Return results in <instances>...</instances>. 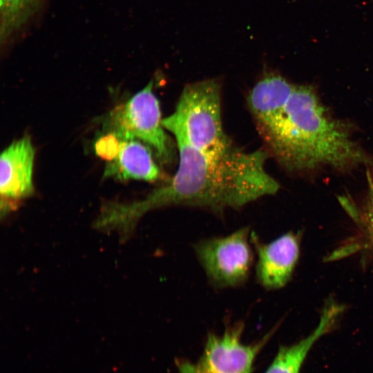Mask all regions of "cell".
I'll use <instances>...</instances> for the list:
<instances>
[{"instance_id": "5bb4252c", "label": "cell", "mask_w": 373, "mask_h": 373, "mask_svg": "<svg viewBox=\"0 0 373 373\" xmlns=\"http://www.w3.org/2000/svg\"><path fill=\"white\" fill-rule=\"evenodd\" d=\"M366 222L369 234L373 241V185L370 187V194L366 213Z\"/></svg>"}, {"instance_id": "9c48e42d", "label": "cell", "mask_w": 373, "mask_h": 373, "mask_svg": "<svg viewBox=\"0 0 373 373\" xmlns=\"http://www.w3.org/2000/svg\"><path fill=\"white\" fill-rule=\"evenodd\" d=\"M296 84L275 73H265L250 90L247 103L260 134L280 113Z\"/></svg>"}, {"instance_id": "4fadbf2b", "label": "cell", "mask_w": 373, "mask_h": 373, "mask_svg": "<svg viewBox=\"0 0 373 373\" xmlns=\"http://www.w3.org/2000/svg\"><path fill=\"white\" fill-rule=\"evenodd\" d=\"M123 142L115 133L107 131L96 140L94 150L100 158L111 162L118 155Z\"/></svg>"}, {"instance_id": "ba28073f", "label": "cell", "mask_w": 373, "mask_h": 373, "mask_svg": "<svg viewBox=\"0 0 373 373\" xmlns=\"http://www.w3.org/2000/svg\"><path fill=\"white\" fill-rule=\"evenodd\" d=\"M250 237L258 256L256 274L258 283L269 289L285 286L298 259L299 237L289 232L265 244L261 242L254 233H251Z\"/></svg>"}, {"instance_id": "277c9868", "label": "cell", "mask_w": 373, "mask_h": 373, "mask_svg": "<svg viewBox=\"0 0 373 373\" xmlns=\"http://www.w3.org/2000/svg\"><path fill=\"white\" fill-rule=\"evenodd\" d=\"M106 127L107 131L115 133L122 140L141 141L164 161L171 157L169 140L162 124L160 103L153 93L152 81L110 113Z\"/></svg>"}, {"instance_id": "8992f818", "label": "cell", "mask_w": 373, "mask_h": 373, "mask_svg": "<svg viewBox=\"0 0 373 373\" xmlns=\"http://www.w3.org/2000/svg\"><path fill=\"white\" fill-rule=\"evenodd\" d=\"M244 325L228 327L222 335L209 334L204 351L194 363L177 361L179 373H251L256 357L271 336L269 332L256 343L241 341Z\"/></svg>"}, {"instance_id": "52a82bcc", "label": "cell", "mask_w": 373, "mask_h": 373, "mask_svg": "<svg viewBox=\"0 0 373 373\" xmlns=\"http://www.w3.org/2000/svg\"><path fill=\"white\" fill-rule=\"evenodd\" d=\"M35 150L28 136L11 143L0 157V193L2 211L15 207L33 193Z\"/></svg>"}, {"instance_id": "7c38bea8", "label": "cell", "mask_w": 373, "mask_h": 373, "mask_svg": "<svg viewBox=\"0 0 373 373\" xmlns=\"http://www.w3.org/2000/svg\"><path fill=\"white\" fill-rule=\"evenodd\" d=\"M48 0H0V44H14L44 10Z\"/></svg>"}, {"instance_id": "6da1fadb", "label": "cell", "mask_w": 373, "mask_h": 373, "mask_svg": "<svg viewBox=\"0 0 373 373\" xmlns=\"http://www.w3.org/2000/svg\"><path fill=\"white\" fill-rule=\"evenodd\" d=\"M177 145L179 164L175 173L167 184L133 205L136 215L179 205L215 211L239 209L279 189L265 169V151L247 152L235 146L222 156L212 157L186 144Z\"/></svg>"}, {"instance_id": "30bf717a", "label": "cell", "mask_w": 373, "mask_h": 373, "mask_svg": "<svg viewBox=\"0 0 373 373\" xmlns=\"http://www.w3.org/2000/svg\"><path fill=\"white\" fill-rule=\"evenodd\" d=\"M104 176L152 182L159 179L161 173L151 148L140 140L131 139L124 140L117 157L107 164Z\"/></svg>"}, {"instance_id": "3957f363", "label": "cell", "mask_w": 373, "mask_h": 373, "mask_svg": "<svg viewBox=\"0 0 373 373\" xmlns=\"http://www.w3.org/2000/svg\"><path fill=\"white\" fill-rule=\"evenodd\" d=\"M176 142L220 157L236 145L225 134L221 115V84L216 78L186 84L174 111L162 119Z\"/></svg>"}, {"instance_id": "8fae6325", "label": "cell", "mask_w": 373, "mask_h": 373, "mask_svg": "<svg viewBox=\"0 0 373 373\" xmlns=\"http://www.w3.org/2000/svg\"><path fill=\"white\" fill-rule=\"evenodd\" d=\"M341 312L342 307L336 303L327 305L316 328L299 342L281 347L265 373H300L313 345L329 330Z\"/></svg>"}, {"instance_id": "5b68a950", "label": "cell", "mask_w": 373, "mask_h": 373, "mask_svg": "<svg viewBox=\"0 0 373 373\" xmlns=\"http://www.w3.org/2000/svg\"><path fill=\"white\" fill-rule=\"evenodd\" d=\"M249 228L194 245L195 254L209 281L219 287H236L245 282L253 263L249 242Z\"/></svg>"}, {"instance_id": "7a4b0ae2", "label": "cell", "mask_w": 373, "mask_h": 373, "mask_svg": "<svg viewBox=\"0 0 373 373\" xmlns=\"http://www.w3.org/2000/svg\"><path fill=\"white\" fill-rule=\"evenodd\" d=\"M260 135L289 170L343 168L364 160L346 128L328 115L309 86L296 85L280 113Z\"/></svg>"}]
</instances>
